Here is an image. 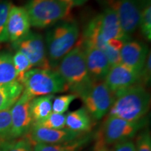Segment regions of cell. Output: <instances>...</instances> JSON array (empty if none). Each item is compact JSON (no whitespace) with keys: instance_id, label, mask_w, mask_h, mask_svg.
Masks as SVG:
<instances>
[{"instance_id":"cell-1","label":"cell","mask_w":151,"mask_h":151,"mask_svg":"<svg viewBox=\"0 0 151 151\" xmlns=\"http://www.w3.org/2000/svg\"><path fill=\"white\" fill-rule=\"evenodd\" d=\"M150 95L143 84L137 83L114 94L109 116L130 122L142 120L150 108Z\"/></svg>"},{"instance_id":"cell-2","label":"cell","mask_w":151,"mask_h":151,"mask_svg":"<svg viewBox=\"0 0 151 151\" xmlns=\"http://www.w3.org/2000/svg\"><path fill=\"white\" fill-rule=\"evenodd\" d=\"M79 38L77 22L70 18L58 22L46 32L44 41L50 67L55 70L60 62L74 48Z\"/></svg>"},{"instance_id":"cell-3","label":"cell","mask_w":151,"mask_h":151,"mask_svg":"<svg viewBox=\"0 0 151 151\" xmlns=\"http://www.w3.org/2000/svg\"><path fill=\"white\" fill-rule=\"evenodd\" d=\"M55 70L65 81L68 89L76 95L94 81L90 76L80 43L62 58Z\"/></svg>"},{"instance_id":"cell-4","label":"cell","mask_w":151,"mask_h":151,"mask_svg":"<svg viewBox=\"0 0 151 151\" xmlns=\"http://www.w3.org/2000/svg\"><path fill=\"white\" fill-rule=\"evenodd\" d=\"M24 9L31 26L39 29L50 27L68 18L71 9L61 0H28Z\"/></svg>"},{"instance_id":"cell-5","label":"cell","mask_w":151,"mask_h":151,"mask_svg":"<svg viewBox=\"0 0 151 151\" xmlns=\"http://www.w3.org/2000/svg\"><path fill=\"white\" fill-rule=\"evenodd\" d=\"M21 84L23 91L32 98L69 90L62 77L53 69H30L24 75Z\"/></svg>"},{"instance_id":"cell-6","label":"cell","mask_w":151,"mask_h":151,"mask_svg":"<svg viewBox=\"0 0 151 151\" xmlns=\"http://www.w3.org/2000/svg\"><path fill=\"white\" fill-rule=\"evenodd\" d=\"M84 104V108L90 117L100 120L109 112L114 100V94L104 81H92L77 94Z\"/></svg>"},{"instance_id":"cell-7","label":"cell","mask_w":151,"mask_h":151,"mask_svg":"<svg viewBox=\"0 0 151 151\" xmlns=\"http://www.w3.org/2000/svg\"><path fill=\"white\" fill-rule=\"evenodd\" d=\"M144 123L143 119L137 122H130L109 116L100 129L96 148L129 140L143 127Z\"/></svg>"},{"instance_id":"cell-8","label":"cell","mask_w":151,"mask_h":151,"mask_svg":"<svg viewBox=\"0 0 151 151\" xmlns=\"http://www.w3.org/2000/svg\"><path fill=\"white\" fill-rule=\"evenodd\" d=\"M12 46L15 50L27 57L32 68L52 69L47 56L44 39L41 34L29 32L22 39L12 43Z\"/></svg>"},{"instance_id":"cell-9","label":"cell","mask_w":151,"mask_h":151,"mask_svg":"<svg viewBox=\"0 0 151 151\" xmlns=\"http://www.w3.org/2000/svg\"><path fill=\"white\" fill-rule=\"evenodd\" d=\"M150 0H115L112 8L116 11L123 32L130 37L139 26L142 11Z\"/></svg>"},{"instance_id":"cell-10","label":"cell","mask_w":151,"mask_h":151,"mask_svg":"<svg viewBox=\"0 0 151 151\" xmlns=\"http://www.w3.org/2000/svg\"><path fill=\"white\" fill-rule=\"evenodd\" d=\"M33 98L24 92L11 108V137L13 139L25 136L33 124L30 102Z\"/></svg>"},{"instance_id":"cell-11","label":"cell","mask_w":151,"mask_h":151,"mask_svg":"<svg viewBox=\"0 0 151 151\" xmlns=\"http://www.w3.org/2000/svg\"><path fill=\"white\" fill-rule=\"evenodd\" d=\"M25 136L26 139L34 146L36 143L55 144L69 142L80 138L81 133L66 128L62 129H48L32 124Z\"/></svg>"},{"instance_id":"cell-12","label":"cell","mask_w":151,"mask_h":151,"mask_svg":"<svg viewBox=\"0 0 151 151\" xmlns=\"http://www.w3.org/2000/svg\"><path fill=\"white\" fill-rule=\"evenodd\" d=\"M79 43L83 49L87 67L92 80L104 81L111 68L107 57L99 48L83 39Z\"/></svg>"},{"instance_id":"cell-13","label":"cell","mask_w":151,"mask_h":151,"mask_svg":"<svg viewBox=\"0 0 151 151\" xmlns=\"http://www.w3.org/2000/svg\"><path fill=\"white\" fill-rule=\"evenodd\" d=\"M94 19L100 35L106 43L111 39L122 40L124 42L130 39V37L126 35L122 30L118 15L111 6L105 9Z\"/></svg>"},{"instance_id":"cell-14","label":"cell","mask_w":151,"mask_h":151,"mask_svg":"<svg viewBox=\"0 0 151 151\" xmlns=\"http://www.w3.org/2000/svg\"><path fill=\"white\" fill-rule=\"evenodd\" d=\"M104 83L113 94L140 83V74L120 63L111 67Z\"/></svg>"},{"instance_id":"cell-15","label":"cell","mask_w":151,"mask_h":151,"mask_svg":"<svg viewBox=\"0 0 151 151\" xmlns=\"http://www.w3.org/2000/svg\"><path fill=\"white\" fill-rule=\"evenodd\" d=\"M29 19L24 7L11 5L6 23L7 42L14 43L30 32Z\"/></svg>"},{"instance_id":"cell-16","label":"cell","mask_w":151,"mask_h":151,"mask_svg":"<svg viewBox=\"0 0 151 151\" xmlns=\"http://www.w3.org/2000/svg\"><path fill=\"white\" fill-rule=\"evenodd\" d=\"M150 50L144 43L137 40H128L120 50L121 63L140 74Z\"/></svg>"},{"instance_id":"cell-17","label":"cell","mask_w":151,"mask_h":151,"mask_svg":"<svg viewBox=\"0 0 151 151\" xmlns=\"http://www.w3.org/2000/svg\"><path fill=\"white\" fill-rule=\"evenodd\" d=\"M91 127L92 118L84 107L66 115V129L81 134L90 131Z\"/></svg>"},{"instance_id":"cell-18","label":"cell","mask_w":151,"mask_h":151,"mask_svg":"<svg viewBox=\"0 0 151 151\" xmlns=\"http://www.w3.org/2000/svg\"><path fill=\"white\" fill-rule=\"evenodd\" d=\"M23 86L18 81L0 84V111L11 109L23 92Z\"/></svg>"},{"instance_id":"cell-19","label":"cell","mask_w":151,"mask_h":151,"mask_svg":"<svg viewBox=\"0 0 151 151\" xmlns=\"http://www.w3.org/2000/svg\"><path fill=\"white\" fill-rule=\"evenodd\" d=\"M53 94L35 97L30 102V111L33 123L40 122L50 116L52 112V106Z\"/></svg>"},{"instance_id":"cell-20","label":"cell","mask_w":151,"mask_h":151,"mask_svg":"<svg viewBox=\"0 0 151 151\" xmlns=\"http://www.w3.org/2000/svg\"><path fill=\"white\" fill-rule=\"evenodd\" d=\"M17 81L13 55L10 52H0V84H7Z\"/></svg>"},{"instance_id":"cell-21","label":"cell","mask_w":151,"mask_h":151,"mask_svg":"<svg viewBox=\"0 0 151 151\" xmlns=\"http://www.w3.org/2000/svg\"><path fill=\"white\" fill-rule=\"evenodd\" d=\"M87 139L78 138L69 142L55 144L36 143L34 145L33 151H78L81 146L86 144Z\"/></svg>"},{"instance_id":"cell-22","label":"cell","mask_w":151,"mask_h":151,"mask_svg":"<svg viewBox=\"0 0 151 151\" xmlns=\"http://www.w3.org/2000/svg\"><path fill=\"white\" fill-rule=\"evenodd\" d=\"M11 109L0 111V146L9 141L11 137Z\"/></svg>"},{"instance_id":"cell-23","label":"cell","mask_w":151,"mask_h":151,"mask_svg":"<svg viewBox=\"0 0 151 151\" xmlns=\"http://www.w3.org/2000/svg\"><path fill=\"white\" fill-rule=\"evenodd\" d=\"M13 62L16 71L17 81L22 83L25 73L32 69V66L27 57L19 50H16L13 55Z\"/></svg>"},{"instance_id":"cell-24","label":"cell","mask_w":151,"mask_h":151,"mask_svg":"<svg viewBox=\"0 0 151 151\" xmlns=\"http://www.w3.org/2000/svg\"><path fill=\"white\" fill-rule=\"evenodd\" d=\"M32 124L39 127L48 129H65L66 124V115L52 112L50 116L40 122H35Z\"/></svg>"},{"instance_id":"cell-25","label":"cell","mask_w":151,"mask_h":151,"mask_svg":"<svg viewBox=\"0 0 151 151\" xmlns=\"http://www.w3.org/2000/svg\"><path fill=\"white\" fill-rule=\"evenodd\" d=\"M78 97L75 94H68L54 97L52 101V110L53 113L64 114L69 109V106Z\"/></svg>"},{"instance_id":"cell-26","label":"cell","mask_w":151,"mask_h":151,"mask_svg":"<svg viewBox=\"0 0 151 151\" xmlns=\"http://www.w3.org/2000/svg\"><path fill=\"white\" fill-rule=\"evenodd\" d=\"M139 28L143 37L148 41L151 40V4L150 1L145 6L141 14Z\"/></svg>"},{"instance_id":"cell-27","label":"cell","mask_w":151,"mask_h":151,"mask_svg":"<svg viewBox=\"0 0 151 151\" xmlns=\"http://www.w3.org/2000/svg\"><path fill=\"white\" fill-rule=\"evenodd\" d=\"M0 151H33L32 145L27 139H16L0 146Z\"/></svg>"},{"instance_id":"cell-28","label":"cell","mask_w":151,"mask_h":151,"mask_svg":"<svg viewBox=\"0 0 151 151\" xmlns=\"http://www.w3.org/2000/svg\"><path fill=\"white\" fill-rule=\"evenodd\" d=\"M11 5L9 1L0 2V42H7L6 29Z\"/></svg>"},{"instance_id":"cell-29","label":"cell","mask_w":151,"mask_h":151,"mask_svg":"<svg viewBox=\"0 0 151 151\" xmlns=\"http://www.w3.org/2000/svg\"><path fill=\"white\" fill-rule=\"evenodd\" d=\"M136 151H151V137L149 131H146L138 137Z\"/></svg>"},{"instance_id":"cell-30","label":"cell","mask_w":151,"mask_h":151,"mask_svg":"<svg viewBox=\"0 0 151 151\" xmlns=\"http://www.w3.org/2000/svg\"><path fill=\"white\" fill-rule=\"evenodd\" d=\"M151 78V53L149 51L144 66L140 72L141 84H148L150 83Z\"/></svg>"},{"instance_id":"cell-31","label":"cell","mask_w":151,"mask_h":151,"mask_svg":"<svg viewBox=\"0 0 151 151\" xmlns=\"http://www.w3.org/2000/svg\"><path fill=\"white\" fill-rule=\"evenodd\" d=\"M136 145L133 141L125 140L116 143L112 151H136Z\"/></svg>"},{"instance_id":"cell-32","label":"cell","mask_w":151,"mask_h":151,"mask_svg":"<svg viewBox=\"0 0 151 151\" xmlns=\"http://www.w3.org/2000/svg\"><path fill=\"white\" fill-rule=\"evenodd\" d=\"M61 1L62 2L66 4L71 9H72L73 7L83 5L88 0H61Z\"/></svg>"},{"instance_id":"cell-33","label":"cell","mask_w":151,"mask_h":151,"mask_svg":"<svg viewBox=\"0 0 151 151\" xmlns=\"http://www.w3.org/2000/svg\"><path fill=\"white\" fill-rule=\"evenodd\" d=\"M96 151H109V150L106 148V146H101V147H99V148H96Z\"/></svg>"}]
</instances>
